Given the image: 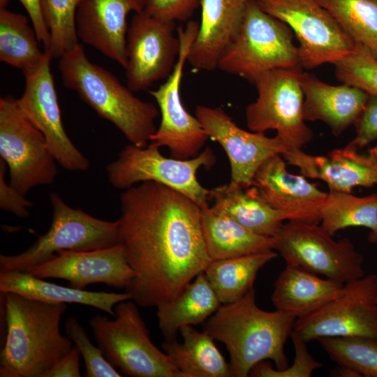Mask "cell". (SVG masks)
Returning a JSON list of instances; mask_svg holds the SVG:
<instances>
[{"label": "cell", "instance_id": "d4e9b609", "mask_svg": "<svg viewBox=\"0 0 377 377\" xmlns=\"http://www.w3.org/2000/svg\"><path fill=\"white\" fill-rule=\"evenodd\" d=\"M210 200L214 209L260 235L274 237L286 220L267 203L253 185L230 182L210 189Z\"/></svg>", "mask_w": 377, "mask_h": 377}, {"label": "cell", "instance_id": "ee69618b", "mask_svg": "<svg viewBox=\"0 0 377 377\" xmlns=\"http://www.w3.org/2000/svg\"><path fill=\"white\" fill-rule=\"evenodd\" d=\"M330 376L334 377H361V376L353 369L341 365H338L330 371Z\"/></svg>", "mask_w": 377, "mask_h": 377}, {"label": "cell", "instance_id": "60d3db41", "mask_svg": "<svg viewBox=\"0 0 377 377\" xmlns=\"http://www.w3.org/2000/svg\"><path fill=\"white\" fill-rule=\"evenodd\" d=\"M6 168V164L1 158L0 207L20 218L27 217L29 214V209L32 207V203L25 198V195L6 182L5 178Z\"/></svg>", "mask_w": 377, "mask_h": 377}, {"label": "cell", "instance_id": "e0dca14e", "mask_svg": "<svg viewBox=\"0 0 377 377\" xmlns=\"http://www.w3.org/2000/svg\"><path fill=\"white\" fill-rule=\"evenodd\" d=\"M195 117L209 138L226 153L232 182L251 186L256 172L267 159L290 149L276 135L268 137L265 133L241 128L221 108L199 105Z\"/></svg>", "mask_w": 377, "mask_h": 377}, {"label": "cell", "instance_id": "2e32d148", "mask_svg": "<svg viewBox=\"0 0 377 377\" xmlns=\"http://www.w3.org/2000/svg\"><path fill=\"white\" fill-rule=\"evenodd\" d=\"M45 52L35 67L23 72L24 89L19 105L32 123L44 135L49 149L62 168L71 171H84L89 167L87 158L67 135L50 69L52 57Z\"/></svg>", "mask_w": 377, "mask_h": 377}, {"label": "cell", "instance_id": "f35d334b", "mask_svg": "<svg viewBox=\"0 0 377 377\" xmlns=\"http://www.w3.org/2000/svg\"><path fill=\"white\" fill-rule=\"evenodd\" d=\"M144 10L169 22L189 20L200 7V0H142Z\"/></svg>", "mask_w": 377, "mask_h": 377}, {"label": "cell", "instance_id": "44dd1931", "mask_svg": "<svg viewBox=\"0 0 377 377\" xmlns=\"http://www.w3.org/2000/svg\"><path fill=\"white\" fill-rule=\"evenodd\" d=\"M281 156L304 177L323 181L330 191L351 193L355 186L377 184V167L372 158L348 145L323 156L308 154L302 149H289Z\"/></svg>", "mask_w": 377, "mask_h": 377}, {"label": "cell", "instance_id": "1f68e13d", "mask_svg": "<svg viewBox=\"0 0 377 377\" xmlns=\"http://www.w3.org/2000/svg\"><path fill=\"white\" fill-rule=\"evenodd\" d=\"M32 25L21 13L0 9V60L23 72L37 66L45 52Z\"/></svg>", "mask_w": 377, "mask_h": 377}, {"label": "cell", "instance_id": "7bdbcfd3", "mask_svg": "<svg viewBox=\"0 0 377 377\" xmlns=\"http://www.w3.org/2000/svg\"><path fill=\"white\" fill-rule=\"evenodd\" d=\"M80 353L73 346L71 350L64 356L47 374L46 377H80Z\"/></svg>", "mask_w": 377, "mask_h": 377}, {"label": "cell", "instance_id": "7dc6e473", "mask_svg": "<svg viewBox=\"0 0 377 377\" xmlns=\"http://www.w3.org/2000/svg\"><path fill=\"white\" fill-rule=\"evenodd\" d=\"M376 1H377V0H376Z\"/></svg>", "mask_w": 377, "mask_h": 377}, {"label": "cell", "instance_id": "ab89813d", "mask_svg": "<svg viewBox=\"0 0 377 377\" xmlns=\"http://www.w3.org/2000/svg\"><path fill=\"white\" fill-rule=\"evenodd\" d=\"M355 125L356 135L348 145L357 149L377 140V96H369Z\"/></svg>", "mask_w": 377, "mask_h": 377}, {"label": "cell", "instance_id": "d6986e66", "mask_svg": "<svg viewBox=\"0 0 377 377\" xmlns=\"http://www.w3.org/2000/svg\"><path fill=\"white\" fill-rule=\"evenodd\" d=\"M272 208L291 221L317 223L327 193L300 175L288 172L281 154L267 159L257 170L253 184Z\"/></svg>", "mask_w": 377, "mask_h": 377}, {"label": "cell", "instance_id": "4dcf8cb0", "mask_svg": "<svg viewBox=\"0 0 377 377\" xmlns=\"http://www.w3.org/2000/svg\"><path fill=\"white\" fill-rule=\"evenodd\" d=\"M320 222L332 236L349 227L369 228V241L377 243V195L359 197L351 193L329 191Z\"/></svg>", "mask_w": 377, "mask_h": 377}, {"label": "cell", "instance_id": "7a4b0ae2", "mask_svg": "<svg viewBox=\"0 0 377 377\" xmlns=\"http://www.w3.org/2000/svg\"><path fill=\"white\" fill-rule=\"evenodd\" d=\"M1 293L3 343L1 377H46L73 348L60 330L66 304L48 303L15 293Z\"/></svg>", "mask_w": 377, "mask_h": 377}, {"label": "cell", "instance_id": "ffe728a7", "mask_svg": "<svg viewBox=\"0 0 377 377\" xmlns=\"http://www.w3.org/2000/svg\"><path fill=\"white\" fill-rule=\"evenodd\" d=\"M143 9L142 0H81L75 14L78 39L124 68L128 15Z\"/></svg>", "mask_w": 377, "mask_h": 377}, {"label": "cell", "instance_id": "836d02e7", "mask_svg": "<svg viewBox=\"0 0 377 377\" xmlns=\"http://www.w3.org/2000/svg\"><path fill=\"white\" fill-rule=\"evenodd\" d=\"M318 341L338 365L349 367L361 376L377 377V338L336 337Z\"/></svg>", "mask_w": 377, "mask_h": 377}, {"label": "cell", "instance_id": "8fae6325", "mask_svg": "<svg viewBox=\"0 0 377 377\" xmlns=\"http://www.w3.org/2000/svg\"><path fill=\"white\" fill-rule=\"evenodd\" d=\"M332 237L317 223L288 221L274 237V250L286 263L343 284L364 276L363 256L349 239Z\"/></svg>", "mask_w": 377, "mask_h": 377}, {"label": "cell", "instance_id": "5b68a950", "mask_svg": "<svg viewBox=\"0 0 377 377\" xmlns=\"http://www.w3.org/2000/svg\"><path fill=\"white\" fill-rule=\"evenodd\" d=\"M136 304L132 300L116 304L114 320L100 314L90 318L89 325L105 357L124 376L184 377L152 343Z\"/></svg>", "mask_w": 377, "mask_h": 377}, {"label": "cell", "instance_id": "603a6c76", "mask_svg": "<svg viewBox=\"0 0 377 377\" xmlns=\"http://www.w3.org/2000/svg\"><path fill=\"white\" fill-rule=\"evenodd\" d=\"M300 82L304 120L325 123L335 136L355 124L369 97L359 88L344 83L332 85L306 72L302 71Z\"/></svg>", "mask_w": 377, "mask_h": 377}, {"label": "cell", "instance_id": "8992f818", "mask_svg": "<svg viewBox=\"0 0 377 377\" xmlns=\"http://www.w3.org/2000/svg\"><path fill=\"white\" fill-rule=\"evenodd\" d=\"M50 199L52 216L47 232L22 253L0 255V272L29 273L60 251H91L121 244L118 219L105 221L73 208L54 192Z\"/></svg>", "mask_w": 377, "mask_h": 377}, {"label": "cell", "instance_id": "9a60e30c", "mask_svg": "<svg viewBox=\"0 0 377 377\" xmlns=\"http://www.w3.org/2000/svg\"><path fill=\"white\" fill-rule=\"evenodd\" d=\"M293 331L306 342L322 337L377 338V275L369 274L344 283L341 297L297 318Z\"/></svg>", "mask_w": 377, "mask_h": 377}, {"label": "cell", "instance_id": "83f0119b", "mask_svg": "<svg viewBox=\"0 0 377 377\" xmlns=\"http://www.w3.org/2000/svg\"><path fill=\"white\" fill-rule=\"evenodd\" d=\"M179 333L182 343L177 339H165L161 347L184 377L232 376L230 364L207 332L184 325Z\"/></svg>", "mask_w": 377, "mask_h": 377}, {"label": "cell", "instance_id": "f546056e", "mask_svg": "<svg viewBox=\"0 0 377 377\" xmlns=\"http://www.w3.org/2000/svg\"><path fill=\"white\" fill-rule=\"evenodd\" d=\"M278 257L274 250L212 260L204 273L221 304L234 302L253 288L259 270Z\"/></svg>", "mask_w": 377, "mask_h": 377}, {"label": "cell", "instance_id": "7c38bea8", "mask_svg": "<svg viewBox=\"0 0 377 377\" xmlns=\"http://www.w3.org/2000/svg\"><path fill=\"white\" fill-rule=\"evenodd\" d=\"M255 1L290 27L298 41L302 68L333 64L355 48L356 44L318 0Z\"/></svg>", "mask_w": 377, "mask_h": 377}, {"label": "cell", "instance_id": "d590c367", "mask_svg": "<svg viewBox=\"0 0 377 377\" xmlns=\"http://www.w3.org/2000/svg\"><path fill=\"white\" fill-rule=\"evenodd\" d=\"M333 65L342 83L377 96V59L364 47L356 45L353 52Z\"/></svg>", "mask_w": 377, "mask_h": 377}, {"label": "cell", "instance_id": "52a82bcc", "mask_svg": "<svg viewBox=\"0 0 377 377\" xmlns=\"http://www.w3.org/2000/svg\"><path fill=\"white\" fill-rule=\"evenodd\" d=\"M293 36L288 25L251 0L239 30L219 61L218 69L250 81L273 69L302 68Z\"/></svg>", "mask_w": 377, "mask_h": 377}, {"label": "cell", "instance_id": "ac0fdd59", "mask_svg": "<svg viewBox=\"0 0 377 377\" xmlns=\"http://www.w3.org/2000/svg\"><path fill=\"white\" fill-rule=\"evenodd\" d=\"M29 274L44 279L65 280L77 289L98 283L125 288L135 276L121 244L91 251H60Z\"/></svg>", "mask_w": 377, "mask_h": 377}, {"label": "cell", "instance_id": "484cf974", "mask_svg": "<svg viewBox=\"0 0 377 377\" xmlns=\"http://www.w3.org/2000/svg\"><path fill=\"white\" fill-rule=\"evenodd\" d=\"M0 292L15 293L24 297L53 304L75 303L98 309L115 316L114 306L132 300L129 293L94 292L50 283L20 272H0Z\"/></svg>", "mask_w": 377, "mask_h": 377}, {"label": "cell", "instance_id": "6da1fadb", "mask_svg": "<svg viewBox=\"0 0 377 377\" xmlns=\"http://www.w3.org/2000/svg\"><path fill=\"white\" fill-rule=\"evenodd\" d=\"M121 244L135 276L124 288L142 307H157L178 296L212 261L201 208L182 193L154 182L122 191Z\"/></svg>", "mask_w": 377, "mask_h": 377}, {"label": "cell", "instance_id": "74e56055", "mask_svg": "<svg viewBox=\"0 0 377 377\" xmlns=\"http://www.w3.org/2000/svg\"><path fill=\"white\" fill-rule=\"evenodd\" d=\"M290 338L295 349V358L291 367L283 370L273 369L269 362L257 364L251 371L250 376L256 377H309L313 372L323 367L309 352L306 342L295 331Z\"/></svg>", "mask_w": 377, "mask_h": 377}, {"label": "cell", "instance_id": "f6af8a7d", "mask_svg": "<svg viewBox=\"0 0 377 377\" xmlns=\"http://www.w3.org/2000/svg\"><path fill=\"white\" fill-rule=\"evenodd\" d=\"M369 155L372 158L376 166L377 167V144L369 149Z\"/></svg>", "mask_w": 377, "mask_h": 377}, {"label": "cell", "instance_id": "bcb514c9", "mask_svg": "<svg viewBox=\"0 0 377 377\" xmlns=\"http://www.w3.org/2000/svg\"><path fill=\"white\" fill-rule=\"evenodd\" d=\"M10 0H0V9L6 8Z\"/></svg>", "mask_w": 377, "mask_h": 377}, {"label": "cell", "instance_id": "5bb4252c", "mask_svg": "<svg viewBox=\"0 0 377 377\" xmlns=\"http://www.w3.org/2000/svg\"><path fill=\"white\" fill-rule=\"evenodd\" d=\"M179 51L175 22L154 17L144 10L133 13L126 35L124 67L126 85L135 93L166 80L174 70Z\"/></svg>", "mask_w": 377, "mask_h": 377}, {"label": "cell", "instance_id": "b9f144b4", "mask_svg": "<svg viewBox=\"0 0 377 377\" xmlns=\"http://www.w3.org/2000/svg\"><path fill=\"white\" fill-rule=\"evenodd\" d=\"M26 10L40 43L44 51L50 46V34L44 21L40 5V0H17Z\"/></svg>", "mask_w": 377, "mask_h": 377}, {"label": "cell", "instance_id": "d6a6232c", "mask_svg": "<svg viewBox=\"0 0 377 377\" xmlns=\"http://www.w3.org/2000/svg\"><path fill=\"white\" fill-rule=\"evenodd\" d=\"M318 1L353 42L377 59V1Z\"/></svg>", "mask_w": 377, "mask_h": 377}, {"label": "cell", "instance_id": "e575fe53", "mask_svg": "<svg viewBox=\"0 0 377 377\" xmlns=\"http://www.w3.org/2000/svg\"><path fill=\"white\" fill-rule=\"evenodd\" d=\"M81 0H40V9L50 34L49 52L59 59L78 43L75 14Z\"/></svg>", "mask_w": 377, "mask_h": 377}, {"label": "cell", "instance_id": "7402d4cb", "mask_svg": "<svg viewBox=\"0 0 377 377\" xmlns=\"http://www.w3.org/2000/svg\"><path fill=\"white\" fill-rule=\"evenodd\" d=\"M251 0H200L198 31L187 58L195 69L213 71L239 30Z\"/></svg>", "mask_w": 377, "mask_h": 377}, {"label": "cell", "instance_id": "30bf717a", "mask_svg": "<svg viewBox=\"0 0 377 377\" xmlns=\"http://www.w3.org/2000/svg\"><path fill=\"white\" fill-rule=\"evenodd\" d=\"M0 156L8 169L9 184L24 195L52 184L57 177V162L44 135L11 96L0 98Z\"/></svg>", "mask_w": 377, "mask_h": 377}, {"label": "cell", "instance_id": "cb8c5ba5", "mask_svg": "<svg viewBox=\"0 0 377 377\" xmlns=\"http://www.w3.org/2000/svg\"><path fill=\"white\" fill-rule=\"evenodd\" d=\"M343 285L286 263L274 283L271 300L276 310L300 318L341 297Z\"/></svg>", "mask_w": 377, "mask_h": 377}, {"label": "cell", "instance_id": "8d00e7d4", "mask_svg": "<svg viewBox=\"0 0 377 377\" xmlns=\"http://www.w3.org/2000/svg\"><path fill=\"white\" fill-rule=\"evenodd\" d=\"M66 335L80 350L85 365V377H120L122 375L105 357L98 346H94L78 320L68 317L65 323Z\"/></svg>", "mask_w": 377, "mask_h": 377}, {"label": "cell", "instance_id": "277c9868", "mask_svg": "<svg viewBox=\"0 0 377 377\" xmlns=\"http://www.w3.org/2000/svg\"><path fill=\"white\" fill-rule=\"evenodd\" d=\"M58 68L64 85L117 127L131 144L149 145L160 114L156 105L137 97L111 72L91 62L79 43L59 59Z\"/></svg>", "mask_w": 377, "mask_h": 377}, {"label": "cell", "instance_id": "4fadbf2b", "mask_svg": "<svg viewBox=\"0 0 377 377\" xmlns=\"http://www.w3.org/2000/svg\"><path fill=\"white\" fill-rule=\"evenodd\" d=\"M198 27V22L189 20L185 27L177 28L180 51L174 70L158 88L149 91L161 115L160 124L149 145L166 147L171 157L180 160L197 156L209 138L198 118L185 109L180 96L184 68Z\"/></svg>", "mask_w": 377, "mask_h": 377}, {"label": "cell", "instance_id": "3957f363", "mask_svg": "<svg viewBox=\"0 0 377 377\" xmlns=\"http://www.w3.org/2000/svg\"><path fill=\"white\" fill-rule=\"evenodd\" d=\"M295 320L278 310L260 309L252 288L238 300L220 306L204 330L226 346L232 376L246 377L257 364L266 360H272L279 370L288 367L284 346Z\"/></svg>", "mask_w": 377, "mask_h": 377}, {"label": "cell", "instance_id": "ba28073f", "mask_svg": "<svg viewBox=\"0 0 377 377\" xmlns=\"http://www.w3.org/2000/svg\"><path fill=\"white\" fill-rule=\"evenodd\" d=\"M158 149L149 145H126L105 167L110 184L124 191L143 182H154L182 193L201 209L209 207L210 190L200 184L197 172L202 167L209 168L215 164L212 149L206 147L194 158L180 160L165 157Z\"/></svg>", "mask_w": 377, "mask_h": 377}, {"label": "cell", "instance_id": "4316f807", "mask_svg": "<svg viewBox=\"0 0 377 377\" xmlns=\"http://www.w3.org/2000/svg\"><path fill=\"white\" fill-rule=\"evenodd\" d=\"M201 226L212 260L274 250V237L252 232L212 206L201 209Z\"/></svg>", "mask_w": 377, "mask_h": 377}, {"label": "cell", "instance_id": "f1b7e54d", "mask_svg": "<svg viewBox=\"0 0 377 377\" xmlns=\"http://www.w3.org/2000/svg\"><path fill=\"white\" fill-rule=\"evenodd\" d=\"M221 304L203 272L175 299L156 307L158 327L165 339H177L182 327L203 323Z\"/></svg>", "mask_w": 377, "mask_h": 377}, {"label": "cell", "instance_id": "9c48e42d", "mask_svg": "<svg viewBox=\"0 0 377 377\" xmlns=\"http://www.w3.org/2000/svg\"><path fill=\"white\" fill-rule=\"evenodd\" d=\"M302 68H276L257 75L251 82L258 96L245 109L249 129L265 133L275 130L290 149H302L313 138L303 115Z\"/></svg>", "mask_w": 377, "mask_h": 377}]
</instances>
